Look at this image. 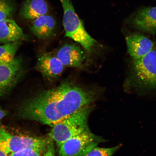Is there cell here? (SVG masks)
Returning a JSON list of instances; mask_svg holds the SVG:
<instances>
[{
    "label": "cell",
    "instance_id": "obj_1",
    "mask_svg": "<svg viewBox=\"0 0 156 156\" xmlns=\"http://www.w3.org/2000/svg\"><path fill=\"white\" fill-rule=\"evenodd\" d=\"M96 89L82 87L70 81L38 93L20 105L19 114L24 119L53 127L98 98Z\"/></svg>",
    "mask_w": 156,
    "mask_h": 156
},
{
    "label": "cell",
    "instance_id": "obj_2",
    "mask_svg": "<svg viewBox=\"0 0 156 156\" xmlns=\"http://www.w3.org/2000/svg\"><path fill=\"white\" fill-rule=\"evenodd\" d=\"M124 88L128 91L145 94L156 90V47L143 57L130 62Z\"/></svg>",
    "mask_w": 156,
    "mask_h": 156
},
{
    "label": "cell",
    "instance_id": "obj_3",
    "mask_svg": "<svg viewBox=\"0 0 156 156\" xmlns=\"http://www.w3.org/2000/svg\"><path fill=\"white\" fill-rule=\"evenodd\" d=\"M94 108L93 104L83 107L52 127L49 137L55 142L58 149L70 138L90 131L88 120Z\"/></svg>",
    "mask_w": 156,
    "mask_h": 156
},
{
    "label": "cell",
    "instance_id": "obj_4",
    "mask_svg": "<svg viewBox=\"0 0 156 156\" xmlns=\"http://www.w3.org/2000/svg\"><path fill=\"white\" fill-rule=\"evenodd\" d=\"M63 9V24L65 36L72 39L83 47L87 53H91L97 41L86 30L70 0H60Z\"/></svg>",
    "mask_w": 156,
    "mask_h": 156
},
{
    "label": "cell",
    "instance_id": "obj_5",
    "mask_svg": "<svg viewBox=\"0 0 156 156\" xmlns=\"http://www.w3.org/2000/svg\"><path fill=\"white\" fill-rule=\"evenodd\" d=\"M49 139L13 135L0 127V149L8 155L25 149L46 150Z\"/></svg>",
    "mask_w": 156,
    "mask_h": 156
},
{
    "label": "cell",
    "instance_id": "obj_6",
    "mask_svg": "<svg viewBox=\"0 0 156 156\" xmlns=\"http://www.w3.org/2000/svg\"><path fill=\"white\" fill-rule=\"evenodd\" d=\"M105 141L91 131L70 138L58 148V156H83L99 144Z\"/></svg>",
    "mask_w": 156,
    "mask_h": 156
},
{
    "label": "cell",
    "instance_id": "obj_7",
    "mask_svg": "<svg viewBox=\"0 0 156 156\" xmlns=\"http://www.w3.org/2000/svg\"><path fill=\"white\" fill-rule=\"evenodd\" d=\"M22 58H15L10 63L0 64V97L15 87L24 73Z\"/></svg>",
    "mask_w": 156,
    "mask_h": 156
},
{
    "label": "cell",
    "instance_id": "obj_8",
    "mask_svg": "<svg viewBox=\"0 0 156 156\" xmlns=\"http://www.w3.org/2000/svg\"><path fill=\"white\" fill-rule=\"evenodd\" d=\"M65 67L53 52L41 54L37 60L36 68L46 79L55 80L63 73Z\"/></svg>",
    "mask_w": 156,
    "mask_h": 156
},
{
    "label": "cell",
    "instance_id": "obj_9",
    "mask_svg": "<svg viewBox=\"0 0 156 156\" xmlns=\"http://www.w3.org/2000/svg\"><path fill=\"white\" fill-rule=\"evenodd\" d=\"M55 55L64 67L81 68L85 56L80 47L75 44H66L60 48Z\"/></svg>",
    "mask_w": 156,
    "mask_h": 156
},
{
    "label": "cell",
    "instance_id": "obj_10",
    "mask_svg": "<svg viewBox=\"0 0 156 156\" xmlns=\"http://www.w3.org/2000/svg\"><path fill=\"white\" fill-rule=\"evenodd\" d=\"M128 52L132 59H138L145 56L154 48L153 41L141 34H134L126 37Z\"/></svg>",
    "mask_w": 156,
    "mask_h": 156
},
{
    "label": "cell",
    "instance_id": "obj_11",
    "mask_svg": "<svg viewBox=\"0 0 156 156\" xmlns=\"http://www.w3.org/2000/svg\"><path fill=\"white\" fill-rule=\"evenodd\" d=\"M28 35L24 34L12 19L0 20V44H6L17 41L27 40Z\"/></svg>",
    "mask_w": 156,
    "mask_h": 156
},
{
    "label": "cell",
    "instance_id": "obj_12",
    "mask_svg": "<svg viewBox=\"0 0 156 156\" xmlns=\"http://www.w3.org/2000/svg\"><path fill=\"white\" fill-rule=\"evenodd\" d=\"M132 23L138 30L148 34H156V7L141 9L134 17Z\"/></svg>",
    "mask_w": 156,
    "mask_h": 156
},
{
    "label": "cell",
    "instance_id": "obj_13",
    "mask_svg": "<svg viewBox=\"0 0 156 156\" xmlns=\"http://www.w3.org/2000/svg\"><path fill=\"white\" fill-rule=\"evenodd\" d=\"M30 29L37 38L45 40L53 36L56 27V21L51 16L43 15L32 21Z\"/></svg>",
    "mask_w": 156,
    "mask_h": 156
},
{
    "label": "cell",
    "instance_id": "obj_14",
    "mask_svg": "<svg viewBox=\"0 0 156 156\" xmlns=\"http://www.w3.org/2000/svg\"><path fill=\"white\" fill-rule=\"evenodd\" d=\"M49 8L45 0H25L19 15L27 20L33 21L42 16L48 14Z\"/></svg>",
    "mask_w": 156,
    "mask_h": 156
},
{
    "label": "cell",
    "instance_id": "obj_15",
    "mask_svg": "<svg viewBox=\"0 0 156 156\" xmlns=\"http://www.w3.org/2000/svg\"><path fill=\"white\" fill-rule=\"evenodd\" d=\"M21 41H17L0 46V64L9 63L15 59Z\"/></svg>",
    "mask_w": 156,
    "mask_h": 156
},
{
    "label": "cell",
    "instance_id": "obj_16",
    "mask_svg": "<svg viewBox=\"0 0 156 156\" xmlns=\"http://www.w3.org/2000/svg\"><path fill=\"white\" fill-rule=\"evenodd\" d=\"M16 6L12 0H0V20L12 19Z\"/></svg>",
    "mask_w": 156,
    "mask_h": 156
},
{
    "label": "cell",
    "instance_id": "obj_17",
    "mask_svg": "<svg viewBox=\"0 0 156 156\" xmlns=\"http://www.w3.org/2000/svg\"><path fill=\"white\" fill-rule=\"evenodd\" d=\"M120 147V145L112 148H102L97 146L93 148L83 156H112Z\"/></svg>",
    "mask_w": 156,
    "mask_h": 156
},
{
    "label": "cell",
    "instance_id": "obj_18",
    "mask_svg": "<svg viewBox=\"0 0 156 156\" xmlns=\"http://www.w3.org/2000/svg\"><path fill=\"white\" fill-rule=\"evenodd\" d=\"M46 150L25 149L10 154L9 156H41L42 154L44 153Z\"/></svg>",
    "mask_w": 156,
    "mask_h": 156
},
{
    "label": "cell",
    "instance_id": "obj_19",
    "mask_svg": "<svg viewBox=\"0 0 156 156\" xmlns=\"http://www.w3.org/2000/svg\"><path fill=\"white\" fill-rule=\"evenodd\" d=\"M50 138L49 141L43 156H55V147L54 141Z\"/></svg>",
    "mask_w": 156,
    "mask_h": 156
},
{
    "label": "cell",
    "instance_id": "obj_20",
    "mask_svg": "<svg viewBox=\"0 0 156 156\" xmlns=\"http://www.w3.org/2000/svg\"><path fill=\"white\" fill-rule=\"evenodd\" d=\"M7 112L6 111L3 110L0 106V120L7 115Z\"/></svg>",
    "mask_w": 156,
    "mask_h": 156
},
{
    "label": "cell",
    "instance_id": "obj_21",
    "mask_svg": "<svg viewBox=\"0 0 156 156\" xmlns=\"http://www.w3.org/2000/svg\"><path fill=\"white\" fill-rule=\"evenodd\" d=\"M0 156H9V155L5 153L2 150L0 149Z\"/></svg>",
    "mask_w": 156,
    "mask_h": 156
}]
</instances>
